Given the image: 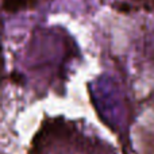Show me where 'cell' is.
Returning <instances> with one entry per match:
<instances>
[{
	"label": "cell",
	"mask_w": 154,
	"mask_h": 154,
	"mask_svg": "<svg viewBox=\"0 0 154 154\" xmlns=\"http://www.w3.org/2000/svg\"><path fill=\"white\" fill-rule=\"evenodd\" d=\"M39 0H3V8L7 12H18L34 7Z\"/></svg>",
	"instance_id": "6da1fadb"
},
{
	"label": "cell",
	"mask_w": 154,
	"mask_h": 154,
	"mask_svg": "<svg viewBox=\"0 0 154 154\" xmlns=\"http://www.w3.org/2000/svg\"><path fill=\"white\" fill-rule=\"evenodd\" d=\"M134 2H139V3H145L149 7H154V0H134Z\"/></svg>",
	"instance_id": "7a4b0ae2"
}]
</instances>
